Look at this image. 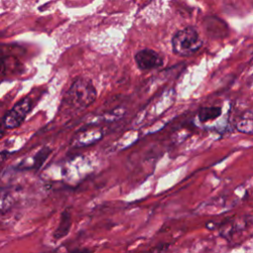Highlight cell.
<instances>
[{"instance_id":"obj_1","label":"cell","mask_w":253,"mask_h":253,"mask_svg":"<svg viewBox=\"0 0 253 253\" xmlns=\"http://www.w3.org/2000/svg\"><path fill=\"white\" fill-rule=\"evenodd\" d=\"M173 52L179 56H190L196 53L203 45V40L194 27L179 30L171 41Z\"/></svg>"},{"instance_id":"obj_2","label":"cell","mask_w":253,"mask_h":253,"mask_svg":"<svg viewBox=\"0 0 253 253\" xmlns=\"http://www.w3.org/2000/svg\"><path fill=\"white\" fill-rule=\"evenodd\" d=\"M67 97L75 108L82 110L89 107L97 97V91L89 79L78 78L70 86Z\"/></svg>"},{"instance_id":"obj_3","label":"cell","mask_w":253,"mask_h":253,"mask_svg":"<svg viewBox=\"0 0 253 253\" xmlns=\"http://www.w3.org/2000/svg\"><path fill=\"white\" fill-rule=\"evenodd\" d=\"M136 66L141 71H150L160 68L164 63L163 56L151 48L138 50L134 55Z\"/></svg>"},{"instance_id":"obj_4","label":"cell","mask_w":253,"mask_h":253,"mask_svg":"<svg viewBox=\"0 0 253 253\" xmlns=\"http://www.w3.org/2000/svg\"><path fill=\"white\" fill-rule=\"evenodd\" d=\"M32 107V101L29 97H26L19 101L4 117L3 122L7 128H15L19 126L26 116L28 115Z\"/></svg>"},{"instance_id":"obj_5","label":"cell","mask_w":253,"mask_h":253,"mask_svg":"<svg viewBox=\"0 0 253 253\" xmlns=\"http://www.w3.org/2000/svg\"><path fill=\"white\" fill-rule=\"evenodd\" d=\"M103 130L99 127H90L77 132L70 143L74 147H84L96 143L103 137Z\"/></svg>"},{"instance_id":"obj_6","label":"cell","mask_w":253,"mask_h":253,"mask_svg":"<svg viewBox=\"0 0 253 253\" xmlns=\"http://www.w3.org/2000/svg\"><path fill=\"white\" fill-rule=\"evenodd\" d=\"M51 152L50 148L43 147L39 152L34 154L32 157H29L25 160H23L19 165L18 169H33V168H39L46 159V157Z\"/></svg>"},{"instance_id":"obj_7","label":"cell","mask_w":253,"mask_h":253,"mask_svg":"<svg viewBox=\"0 0 253 253\" xmlns=\"http://www.w3.org/2000/svg\"><path fill=\"white\" fill-rule=\"evenodd\" d=\"M222 109L218 106H208L200 109L198 113V119L201 123H208L213 121L221 116Z\"/></svg>"},{"instance_id":"obj_8","label":"cell","mask_w":253,"mask_h":253,"mask_svg":"<svg viewBox=\"0 0 253 253\" xmlns=\"http://www.w3.org/2000/svg\"><path fill=\"white\" fill-rule=\"evenodd\" d=\"M71 225V219H70V213L67 211H64L61 214V219L59 222V225L57 229L54 232V237L59 239L63 236H65L70 228Z\"/></svg>"},{"instance_id":"obj_9","label":"cell","mask_w":253,"mask_h":253,"mask_svg":"<svg viewBox=\"0 0 253 253\" xmlns=\"http://www.w3.org/2000/svg\"><path fill=\"white\" fill-rule=\"evenodd\" d=\"M13 206V198L11 195L3 190L0 189V213L6 212L8 210H10Z\"/></svg>"},{"instance_id":"obj_10","label":"cell","mask_w":253,"mask_h":253,"mask_svg":"<svg viewBox=\"0 0 253 253\" xmlns=\"http://www.w3.org/2000/svg\"><path fill=\"white\" fill-rule=\"evenodd\" d=\"M236 128L240 132L253 134V121L252 120H241L237 123Z\"/></svg>"},{"instance_id":"obj_11","label":"cell","mask_w":253,"mask_h":253,"mask_svg":"<svg viewBox=\"0 0 253 253\" xmlns=\"http://www.w3.org/2000/svg\"><path fill=\"white\" fill-rule=\"evenodd\" d=\"M5 71V59L0 57V74L4 73Z\"/></svg>"},{"instance_id":"obj_12","label":"cell","mask_w":253,"mask_h":253,"mask_svg":"<svg viewBox=\"0 0 253 253\" xmlns=\"http://www.w3.org/2000/svg\"><path fill=\"white\" fill-rule=\"evenodd\" d=\"M5 125H4V122H3V120L1 121L0 120V138L3 136V133H4V130H5Z\"/></svg>"},{"instance_id":"obj_13","label":"cell","mask_w":253,"mask_h":253,"mask_svg":"<svg viewBox=\"0 0 253 253\" xmlns=\"http://www.w3.org/2000/svg\"><path fill=\"white\" fill-rule=\"evenodd\" d=\"M6 157H7V152L1 151V152H0V164L6 159Z\"/></svg>"}]
</instances>
